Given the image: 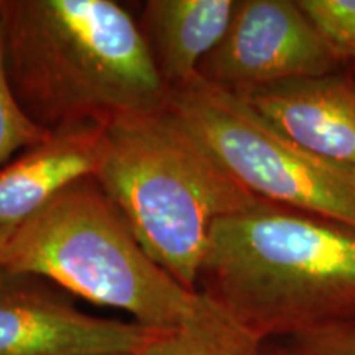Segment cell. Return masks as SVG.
Segmentation results:
<instances>
[{
  "mask_svg": "<svg viewBox=\"0 0 355 355\" xmlns=\"http://www.w3.org/2000/svg\"><path fill=\"white\" fill-rule=\"evenodd\" d=\"M12 94L44 130L157 112L170 89L140 25L112 0H0Z\"/></svg>",
  "mask_w": 355,
  "mask_h": 355,
  "instance_id": "cell-1",
  "label": "cell"
},
{
  "mask_svg": "<svg viewBox=\"0 0 355 355\" xmlns=\"http://www.w3.org/2000/svg\"><path fill=\"white\" fill-rule=\"evenodd\" d=\"M198 291L261 344L355 316V229L266 201L211 230Z\"/></svg>",
  "mask_w": 355,
  "mask_h": 355,
  "instance_id": "cell-2",
  "label": "cell"
},
{
  "mask_svg": "<svg viewBox=\"0 0 355 355\" xmlns=\"http://www.w3.org/2000/svg\"><path fill=\"white\" fill-rule=\"evenodd\" d=\"M146 255L191 291L211 230L259 199L230 180L166 107L115 115L94 176Z\"/></svg>",
  "mask_w": 355,
  "mask_h": 355,
  "instance_id": "cell-3",
  "label": "cell"
},
{
  "mask_svg": "<svg viewBox=\"0 0 355 355\" xmlns=\"http://www.w3.org/2000/svg\"><path fill=\"white\" fill-rule=\"evenodd\" d=\"M0 266L40 277L152 329H173L202 303L146 255L94 178H84L13 229Z\"/></svg>",
  "mask_w": 355,
  "mask_h": 355,
  "instance_id": "cell-4",
  "label": "cell"
},
{
  "mask_svg": "<svg viewBox=\"0 0 355 355\" xmlns=\"http://www.w3.org/2000/svg\"><path fill=\"white\" fill-rule=\"evenodd\" d=\"M166 110L243 191L355 229V171L314 157L235 92L196 76Z\"/></svg>",
  "mask_w": 355,
  "mask_h": 355,
  "instance_id": "cell-5",
  "label": "cell"
},
{
  "mask_svg": "<svg viewBox=\"0 0 355 355\" xmlns=\"http://www.w3.org/2000/svg\"><path fill=\"white\" fill-rule=\"evenodd\" d=\"M343 60L301 10L298 0H239L219 44L201 61L198 76L232 92L318 78Z\"/></svg>",
  "mask_w": 355,
  "mask_h": 355,
  "instance_id": "cell-6",
  "label": "cell"
},
{
  "mask_svg": "<svg viewBox=\"0 0 355 355\" xmlns=\"http://www.w3.org/2000/svg\"><path fill=\"white\" fill-rule=\"evenodd\" d=\"M163 331L89 314L46 279L0 266V355H122Z\"/></svg>",
  "mask_w": 355,
  "mask_h": 355,
  "instance_id": "cell-7",
  "label": "cell"
},
{
  "mask_svg": "<svg viewBox=\"0 0 355 355\" xmlns=\"http://www.w3.org/2000/svg\"><path fill=\"white\" fill-rule=\"evenodd\" d=\"M314 157L355 171V76L336 71L235 92Z\"/></svg>",
  "mask_w": 355,
  "mask_h": 355,
  "instance_id": "cell-8",
  "label": "cell"
},
{
  "mask_svg": "<svg viewBox=\"0 0 355 355\" xmlns=\"http://www.w3.org/2000/svg\"><path fill=\"white\" fill-rule=\"evenodd\" d=\"M105 123L61 128L0 166V229L19 227L64 189L99 171Z\"/></svg>",
  "mask_w": 355,
  "mask_h": 355,
  "instance_id": "cell-9",
  "label": "cell"
},
{
  "mask_svg": "<svg viewBox=\"0 0 355 355\" xmlns=\"http://www.w3.org/2000/svg\"><path fill=\"white\" fill-rule=\"evenodd\" d=\"M239 0H150L141 33L159 76L175 89L198 76L201 61L227 32Z\"/></svg>",
  "mask_w": 355,
  "mask_h": 355,
  "instance_id": "cell-10",
  "label": "cell"
},
{
  "mask_svg": "<svg viewBox=\"0 0 355 355\" xmlns=\"http://www.w3.org/2000/svg\"><path fill=\"white\" fill-rule=\"evenodd\" d=\"M122 355H261V343L202 295L201 306L183 324Z\"/></svg>",
  "mask_w": 355,
  "mask_h": 355,
  "instance_id": "cell-11",
  "label": "cell"
},
{
  "mask_svg": "<svg viewBox=\"0 0 355 355\" xmlns=\"http://www.w3.org/2000/svg\"><path fill=\"white\" fill-rule=\"evenodd\" d=\"M261 355H355V316L268 340Z\"/></svg>",
  "mask_w": 355,
  "mask_h": 355,
  "instance_id": "cell-12",
  "label": "cell"
},
{
  "mask_svg": "<svg viewBox=\"0 0 355 355\" xmlns=\"http://www.w3.org/2000/svg\"><path fill=\"white\" fill-rule=\"evenodd\" d=\"M51 135L26 117L8 86L3 63V25L0 17V165L15 152L42 144Z\"/></svg>",
  "mask_w": 355,
  "mask_h": 355,
  "instance_id": "cell-13",
  "label": "cell"
},
{
  "mask_svg": "<svg viewBox=\"0 0 355 355\" xmlns=\"http://www.w3.org/2000/svg\"><path fill=\"white\" fill-rule=\"evenodd\" d=\"M298 6L343 63L355 64V0H298Z\"/></svg>",
  "mask_w": 355,
  "mask_h": 355,
  "instance_id": "cell-14",
  "label": "cell"
},
{
  "mask_svg": "<svg viewBox=\"0 0 355 355\" xmlns=\"http://www.w3.org/2000/svg\"><path fill=\"white\" fill-rule=\"evenodd\" d=\"M13 229H15V227H6V229H0V252H2L3 245H6L7 241H8V237H10V235H12Z\"/></svg>",
  "mask_w": 355,
  "mask_h": 355,
  "instance_id": "cell-15",
  "label": "cell"
}]
</instances>
